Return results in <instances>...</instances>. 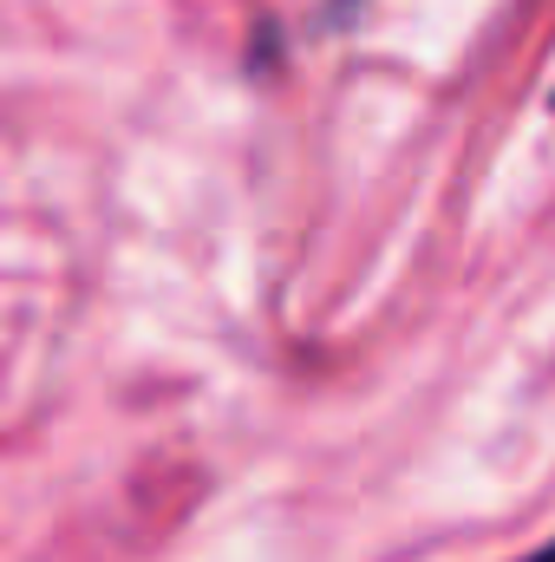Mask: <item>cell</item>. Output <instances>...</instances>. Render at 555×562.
<instances>
[{"instance_id": "cell-2", "label": "cell", "mask_w": 555, "mask_h": 562, "mask_svg": "<svg viewBox=\"0 0 555 562\" xmlns=\"http://www.w3.org/2000/svg\"><path fill=\"white\" fill-rule=\"evenodd\" d=\"M340 7H353V0H340Z\"/></svg>"}, {"instance_id": "cell-1", "label": "cell", "mask_w": 555, "mask_h": 562, "mask_svg": "<svg viewBox=\"0 0 555 562\" xmlns=\"http://www.w3.org/2000/svg\"><path fill=\"white\" fill-rule=\"evenodd\" d=\"M530 562H555V543H550V550H536V557H530Z\"/></svg>"}]
</instances>
